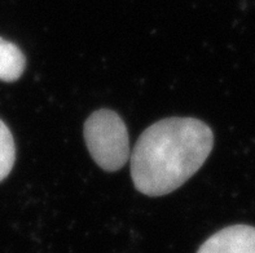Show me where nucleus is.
Instances as JSON below:
<instances>
[{
	"instance_id": "obj_1",
	"label": "nucleus",
	"mask_w": 255,
	"mask_h": 253,
	"mask_svg": "<svg viewBox=\"0 0 255 253\" xmlns=\"http://www.w3.org/2000/svg\"><path fill=\"white\" fill-rule=\"evenodd\" d=\"M213 148V131L204 122L162 119L142 132L131 153L133 185L144 195H167L204 166Z\"/></svg>"
},
{
	"instance_id": "obj_5",
	"label": "nucleus",
	"mask_w": 255,
	"mask_h": 253,
	"mask_svg": "<svg viewBox=\"0 0 255 253\" xmlns=\"http://www.w3.org/2000/svg\"><path fill=\"white\" fill-rule=\"evenodd\" d=\"M16 161L14 140L3 120H0V182L10 173Z\"/></svg>"
},
{
	"instance_id": "obj_4",
	"label": "nucleus",
	"mask_w": 255,
	"mask_h": 253,
	"mask_svg": "<svg viewBox=\"0 0 255 253\" xmlns=\"http://www.w3.org/2000/svg\"><path fill=\"white\" fill-rule=\"evenodd\" d=\"M26 58L16 44L0 38V81L10 83L21 78Z\"/></svg>"
},
{
	"instance_id": "obj_2",
	"label": "nucleus",
	"mask_w": 255,
	"mask_h": 253,
	"mask_svg": "<svg viewBox=\"0 0 255 253\" xmlns=\"http://www.w3.org/2000/svg\"><path fill=\"white\" fill-rule=\"evenodd\" d=\"M83 135L92 159L107 172L121 169L131 157L126 124L112 110L92 112L84 123Z\"/></svg>"
},
{
	"instance_id": "obj_3",
	"label": "nucleus",
	"mask_w": 255,
	"mask_h": 253,
	"mask_svg": "<svg viewBox=\"0 0 255 253\" xmlns=\"http://www.w3.org/2000/svg\"><path fill=\"white\" fill-rule=\"evenodd\" d=\"M197 253H255V228L233 225L222 229L205 241Z\"/></svg>"
}]
</instances>
